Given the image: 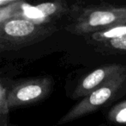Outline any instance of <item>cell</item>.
<instances>
[{"instance_id": "obj_6", "label": "cell", "mask_w": 126, "mask_h": 126, "mask_svg": "<svg viewBox=\"0 0 126 126\" xmlns=\"http://www.w3.org/2000/svg\"><path fill=\"white\" fill-rule=\"evenodd\" d=\"M126 35V23L112 27L107 28L104 30L95 32L91 35H86V41L89 44L99 43V42H105L107 41L112 40L118 37L125 36Z\"/></svg>"}, {"instance_id": "obj_5", "label": "cell", "mask_w": 126, "mask_h": 126, "mask_svg": "<svg viewBox=\"0 0 126 126\" xmlns=\"http://www.w3.org/2000/svg\"><path fill=\"white\" fill-rule=\"evenodd\" d=\"M126 71V67L120 64L105 65L85 75L74 90L71 98L73 99L85 98L88 94L102 86L118 74Z\"/></svg>"}, {"instance_id": "obj_11", "label": "cell", "mask_w": 126, "mask_h": 126, "mask_svg": "<svg viewBox=\"0 0 126 126\" xmlns=\"http://www.w3.org/2000/svg\"><path fill=\"white\" fill-rule=\"evenodd\" d=\"M0 125H1V124H0ZM0 126H3V125H0Z\"/></svg>"}, {"instance_id": "obj_10", "label": "cell", "mask_w": 126, "mask_h": 126, "mask_svg": "<svg viewBox=\"0 0 126 126\" xmlns=\"http://www.w3.org/2000/svg\"><path fill=\"white\" fill-rule=\"evenodd\" d=\"M98 126H107V125H98Z\"/></svg>"}, {"instance_id": "obj_9", "label": "cell", "mask_w": 126, "mask_h": 126, "mask_svg": "<svg viewBox=\"0 0 126 126\" xmlns=\"http://www.w3.org/2000/svg\"><path fill=\"white\" fill-rule=\"evenodd\" d=\"M8 93L9 91L0 79V118H4L10 111L8 106Z\"/></svg>"}, {"instance_id": "obj_3", "label": "cell", "mask_w": 126, "mask_h": 126, "mask_svg": "<svg viewBox=\"0 0 126 126\" xmlns=\"http://www.w3.org/2000/svg\"><path fill=\"white\" fill-rule=\"evenodd\" d=\"M126 85V71L118 74L102 86L83 98L58 122V125H65L69 122L96 111L99 108L108 104L116 98L117 94Z\"/></svg>"}, {"instance_id": "obj_12", "label": "cell", "mask_w": 126, "mask_h": 126, "mask_svg": "<svg viewBox=\"0 0 126 126\" xmlns=\"http://www.w3.org/2000/svg\"><path fill=\"white\" fill-rule=\"evenodd\" d=\"M3 126H4V125H3Z\"/></svg>"}, {"instance_id": "obj_8", "label": "cell", "mask_w": 126, "mask_h": 126, "mask_svg": "<svg viewBox=\"0 0 126 126\" xmlns=\"http://www.w3.org/2000/svg\"><path fill=\"white\" fill-rule=\"evenodd\" d=\"M107 118L117 125H126V100L113 106L108 112Z\"/></svg>"}, {"instance_id": "obj_7", "label": "cell", "mask_w": 126, "mask_h": 126, "mask_svg": "<svg viewBox=\"0 0 126 126\" xmlns=\"http://www.w3.org/2000/svg\"><path fill=\"white\" fill-rule=\"evenodd\" d=\"M97 52L103 54H122L126 53V35L105 42L90 44Z\"/></svg>"}, {"instance_id": "obj_2", "label": "cell", "mask_w": 126, "mask_h": 126, "mask_svg": "<svg viewBox=\"0 0 126 126\" xmlns=\"http://www.w3.org/2000/svg\"><path fill=\"white\" fill-rule=\"evenodd\" d=\"M57 25H41L25 18L14 17L0 22V52L20 49L51 36Z\"/></svg>"}, {"instance_id": "obj_1", "label": "cell", "mask_w": 126, "mask_h": 126, "mask_svg": "<svg viewBox=\"0 0 126 126\" xmlns=\"http://www.w3.org/2000/svg\"><path fill=\"white\" fill-rule=\"evenodd\" d=\"M68 17L65 29L74 35L86 36L126 23V5L76 2L70 6Z\"/></svg>"}, {"instance_id": "obj_4", "label": "cell", "mask_w": 126, "mask_h": 126, "mask_svg": "<svg viewBox=\"0 0 126 126\" xmlns=\"http://www.w3.org/2000/svg\"><path fill=\"white\" fill-rule=\"evenodd\" d=\"M52 79L49 77L37 78L16 85L8 93L10 109L28 105L45 99L52 89Z\"/></svg>"}]
</instances>
